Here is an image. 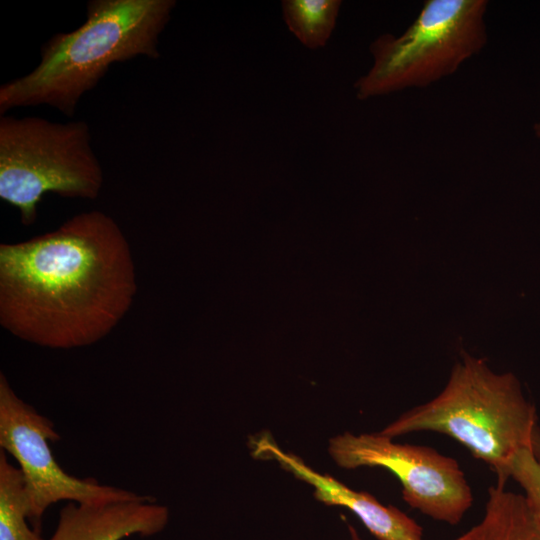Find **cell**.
<instances>
[{"label":"cell","mask_w":540,"mask_h":540,"mask_svg":"<svg viewBox=\"0 0 540 540\" xmlns=\"http://www.w3.org/2000/svg\"><path fill=\"white\" fill-rule=\"evenodd\" d=\"M128 241L93 210L27 241L0 245V324L27 342L73 349L119 323L136 293Z\"/></svg>","instance_id":"1"},{"label":"cell","mask_w":540,"mask_h":540,"mask_svg":"<svg viewBox=\"0 0 540 540\" xmlns=\"http://www.w3.org/2000/svg\"><path fill=\"white\" fill-rule=\"evenodd\" d=\"M175 5V0L88 1L81 26L50 37L32 71L0 86V114L47 105L72 117L112 64L160 57L159 38Z\"/></svg>","instance_id":"2"},{"label":"cell","mask_w":540,"mask_h":540,"mask_svg":"<svg viewBox=\"0 0 540 540\" xmlns=\"http://www.w3.org/2000/svg\"><path fill=\"white\" fill-rule=\"evenodd\" d=\"M437 432L463 445L505 486L515 455L529 449L540 457V429L535 406L512 373H494L484 360L462 352L442 392L386 425L389 438Z\"/></svg>","instance_id":"3"},{"label":"cell","mask_w":540,"mask_h":540,"mask_svg":"<svg viewBox=\"0 0 540 540\" xmlns=\"http://www.w3.org/2000/svg\"><path fill=\"white\" fill-rule=\"evenodd\" d=\"M103 181L85 121L1 115L0 198L19 210L22 224L35 223L46 193L93 200Z\"/></svg>","instance_id":"4"},{"label":"cell","mask_w":540,"mask_h":540,"mask_svg":"<svg viewBox=\"0 0 540 540\" xmlns=\"http://www.w3.org/2000/svg\"><path fill=\"white\" fill-rule=\"evenodd\" d=\"M486 0H427L399 36L370 45L373 65L354 84L359 100L424 88L455 73L487 44Z\"/></svg>","instance_id":"5"},{"label":"cell","mask_w":540,"mask_h":540,"mask_svg":"<svg viewBox=\"0 0 540 540\" xmlns=\"http://www.w3.org/2000/svg\"><path fill=\"white\" fill-rule=\"evenodd\" d=\"M328 453L345 469L390 471L401 483L404 501L433 520L456 525L473 505L471 486L457 460L432 447L396 443L379 432H344L329 440Z\"/></svg>","instance_id":"6"},{"label":"cell","mask_w":540,"mask_h":540,"mask_svg":"<svg viewBox=\"0 0 540 540\" xmlns=\"http://www.w3.org/2000/svg\"><path fill=\"white\" fill-rule=\"evenodd\" d=\"M61 439L54 423L24 402L0 375V447L18 463L27 491L29 520L39 524L59 501L100 503L133 498L138 493L68 474L56 461L49 443Z\"/></svg>","instance_id":"7"},{"label":"cell","mask_w":540,"mask_h":540,"mask_svg":"<svg viewBox=\"0 0 540 540\" xmlns=\"http://www.w3.org/2000/svg\"><path fill=\"white\" fill-rule=\"evenodd\" d=\"M251 449L255 458L274 460L297 479L311 485L318 501L351 511L378 540H424L422 526L403 511L316 471L297 455L284 451L270 434L253 438Z\"/></svg>","instance_id":"8"},{"label":"cell","mask_w":540,"mask_h":540,"mask_svg":"<svg viewBox=\"0 0 540 540\" xmlns=\"http://www.w3.org/2000/svg\"><path fill=\"white\" fill-rule=\"evenodd\" d=\"M169 521L168 508L149 495L100 502H68L59 513L53 534L44 540H122L150 537Z\"/></svg>","instance_id":"9"},{"label":"cell","mask_w":540,"mask_h":540,"mask_svg":"<svg viewBox=\"0 0 540 540\" xmlns=\"http://www.w3.org/2000/svg\"><path fill=\"white\" fill-rule=\"evenodd\" d=\"M451 540H540L523 494L494 485L488 489V499L481 520Z\"/></svg>","instance_id":"10"},{"label":"cell","mask_w":540,"mask_h":540,"mask_svg":"<svg viewBox=\"0 0 540 540\" xmlns=\"http://www.w3.org/2000/svg\"><path fill=\"white\" fill-rule=\"evenodd\" d=\"M29 501L23 474L0 452V540H44L31 529Z\"/></svg>","instance_id":"11"},{"label":"cell","mask_w":540,"mask_h":540,"mask_svg":"<svg viewBox=\"0 0 540 540\" xmlns=\"http://www.w3.org/2000/svg\"><path fill=\"white\" fill-rule=\"evenodd\" d=\"M340 0H285L282 12L288 29L306 47L326 45L341 7Z\"/></svg>","instance_id":"12"},{"label":"cell","mask_w":540,"mask_h":540,"mask_svg":"<svg viewBox=\"0 0 540 540\" xmlns=\"http://www.w3.org/2000/svg\"><path fill=\"white\" fill-rule=\"evenodd\" d=\"M509 476L523 489L529 514L540 532V457L532 450H520L512 460Z\"/></svg>","instance_id":"13"},{"label":"cell","mask_w":540,"mask_h":540,"mask_svg":"<svg viewBox=\"0 0 540 540\" xmlns=\"http://www.w3.org/2000/svg\"><path fill=\"white\" fill-rule=\"evenodd\" d=\"M347 530H348V533H349V540H363L362 537L360 536V534L358 533V531L356 530V528L353 525L348 524L347 525Z\"/></svg>","instance_id":"14"},{"label":"cell","mask_w":540,"mask_h":540,"mask_svg":"<svg viewBox=\"0 0 540 540\" xmlns=\"http://www.w3.org/2000/svg\"><path fill=\"white\" fill-rule=\"evenodd\" d=\"M534 132L538 138H540V121L534 125Z\"/></svg>","instance_id":"15"}]
</instances>
